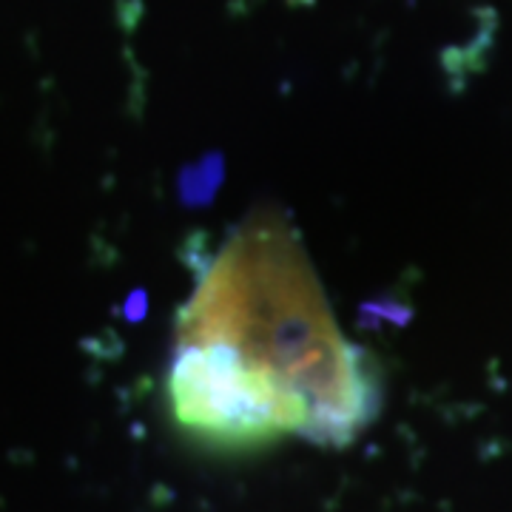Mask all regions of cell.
Wrapping results in <instances>:
<instances>
[{
  "instance_id": "cell-2",
  "label": "cell",
  "mask_w": 512,
  "mask_h": 512,
  "mask_svg": "<svg viewBox=\"0 0 512 512\" xmlns=\"http://www.w3.org/2000/svg\"><path fill=\"white\" fill-rule=\"evenodd\" d=\"M168 404L183 430L220 447H254L308 433L305 410L220 345H177Z\"/></svg>"
},
{
  "instance_id": "cell-1",
  "label": "cell",
  "mask_w": 512,
  "mask_h": 512,
  "mask_svg": "<svg viewBox=\"0 0 512 512\" xmlns=\"http://www.w3.org/2000/svg\"><path fill=\"white\" fill-rule=\"evenodd\" d=\"M177 345H220L291 396L305 439L348 444L379 413V373L342 333L299 234L259 208L202 268L177 319Z\"/></svg>"
}]
</instances>
